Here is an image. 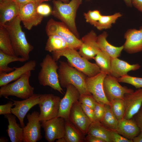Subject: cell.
<instances>
[{
  "label": "cell",
  "instance_id": "cell-1",
  "mask_svg": "<svg viewBox=\"0 0 142 142\" xmlns=\"http://www.w3.org/2000/svg\"><path fill=\"white\" fill-rule=\"evenodd\" d=\"M21 21L18 16L8 24L2 25L9 34L15 55L23 58L27 60L34 47L27 41L21 25Z\"/></svg>",
  "mask_w": 142,
  "mask_h": 142
},
{
  "label": "cell",
  "instance_id": "cell-2",
  "mask_svg": "<svg viewBox=\"0 0 142 142\" xmlns=\"http://www.w3.org/2000/svg\"><path fill=\"white\" fill-rule=\"evenodd\" d=\"M52 53L53 58L56 61L61 57H65L70 65L88 77L94 76L101 72L100 68L96 63L89 62L82 56L75 49L67 47Z\"/></svg>",
  "mask_w": 142,
  "mask_h": 142
},
{
  "label": "cell",
  "instance_id": "cell-3",
  "mask_svg": "<svg viewBox=\"0 0 142 142\" xmlns=\"http://www.w3.org/2000/svg\"><path fill=\"white\" fill-rule=\"evenodd\" d=\"M51 14L64 23L79 38V34L75 23L77 10L82 0H71L68 3L59 0H53Z\"/></svg>",
  "mask_w": 142,
  "mask_h": 142
},
{
  "label": "cell",
  "instance_id": "cell-4",
  "mask_svg": "<svg viewBox=\"0 0 142 142\" xmlns=\"http://www.w3.org/2000/svg\"><path fill=\"white\" fill-rule=\"evenodd\" d=\"M58 69V78L61 87L69 84L74 86L80 95H92L88 90L85 84L87 76L83 73L63 61L59 62Z\"/></svg>",
  "mask_w": 142,
  "mask_h": 142
},
{
  "label": "cell",
  "instance_id": "cell-5",
  "mask_svg": "<svg viewBox=\"0 0 142 142\" xmlns=\"http://www.w3.org/2000/svg\"><path fill=\"white\" fill-rule=\"evenodd\" d=\"M56 62L52 56L46 55L40 63L41 68L38 79L40 85L49 86L63 94V91L59 83L57 72L58 66Z\"/></svg>",
  "mask_w": 142,
  "mask_h": 142
},
{
  "label": "cell",
  "instance_id": "cell-6",
  "mask_svg": "<svg viewBox=\"0 0 142 142\" xmlns=\"http://www.w3.org/2000/svg\"><path fill=\"white\" fill-rule=\"evenodd\" d=\"M31 72H27L12 83L1 87L0 97L7 98L9 96H13L25 99L32 96L34 88L29 83Z\"/></svg>",
  "mask_w": 142,
  "mask_h": 142
},
{
  "label": "cell",
  "instance_id": "cell-7",
  "mask_svg": "<svg viewBox=\"0 0 142 142\" xmlns=\"http://www.w3.org/2000/svg\"><path fill=\"white\" fill-rule=\"evenodd\" d=\"M45 30L48 36L57 35L63 39L68 48L79 49L82 42L63 23L50 19L48 21Z\"/></svg>",
  "mask_w": 142,
  "mask_h": 142
},
{
  "label": "cell",
  "instance_id": "cell-8",
  "mask_svg": "<svg viewBox=\"0 0 142 142\" xmlns=\"http://www.w3.org/2000/svg\"><path fill=\"white\" fill-rule=\"evenodd\" d=\"M60 100L59 97L53 94H41L38 104L40 111L39 119L41 123L57 117Z\"/></svg>",
  "mask_w": 142,
  "mask_h": 142
},
{
  "label": "cell",
  "instance_id": "cell-9",
  "mask_svg": "<svg viewBox=\"0 0 142 142\" xmlns=\"http://www.w3.org/2000/svg\"><path fill=\"white\" fill-rule=\"evenodd\" d=\"M119 83L117 78L110 75H107L104 79V92L110 102L115 99L123 100L125 94L134 91L133 89L126 86H122Z\"/></svg>",
  "mask_w": 142,
  "mask_h": 142
},
{
  "label": "cell",
  "instance_id": "cell-10",
  "mask_svg": "<svg viewBox=\"0 0 142 142\" xmlns=\"http://www.w3.org/2000/svg\"><path fill=\"white\" fill-rule=\"evenodd\" d=\"M39 115L38 112L34 111L27 115L28 122L26 125L23 128V142H36L42 138Z\"/></svg>",
  "mask_w": 142,
  "mask_h": 142
},
{
  "label": "cell",
  "instance_id": "cell-11",
  "mask_svg": "<svg viewBox=\"0 0 142 142\" xmlns=\"http://www.w3.org/2000/svg\"><path fill=\"white\" fill-rule=\"evenodd\" d=\"M106 75L101 72L94 76L87 77L85 82L88 90L97 102L110 105V102L105 95L103 87V81Z\"/></svg>",
  "mask_w": 142,
  "mask_h": 142
},
{
  "label": "cell",
  "instance_id": "cell-12",
  "mask_svg": "<svg viewBox=\"0 0 142 142\" xmlns=\"http://www.w3.org/2000/svg\"><path fill=\"white\" fill-rule=\"evenodd\" d=\"M66 92L63 98L61 99L57 117H61L65 121H69V114L74 104L79 101L80 94L73 85L69 84L66 87Z\"/></svg>",
  "mask_w": 142,
  "mask_h": 142
},
{
  "label": "cell",
  "instance_id": "cell-13",
  "mask_svg": "<svg viewBox=\"0 0 142 142\" xmlns=\"http://www.w3.org/2000/svg\"><path fill=\"white\" fill-rule=\"evenodd\" d=\"M65 121L61 117L53 118L41 122V126L45 132V138L49 142H54L65 135Z\"/></svg>",
  "mask_w": 142,
  "mask_h": 142
},
{
  "label": "cell",
  "instance_id": "cell-14",
  "mask_svg": "<svg viewBox=\"0 0 142 142\" xmlns=\"http://www.w3.org/2000/svg\"><path fill=\"white\" fill-rule=\"evenodd\" d=\"M38 5L35 2H32L20 7L18 16L26 29L30 30L41 23L43 17L36 11Z\"/></svg>",
  "mask_w": 142,
  "mask_h": 142
},
{
  "label": "cell",
  "instance_id": "cell-15",
  "mask_svg": "<svg viewBox=\"0 0 142 142\" xmlns=\"http://www.w3.org/2000/svg\"><path fill=\"white\" fill-rule=\"evenodd\" d=\"M40 95L34 94L31 97L23 100H12L14 107L11 108L12 114L17 118L22 128L25 126L24 122L25 116L31 108L38 104Z\"/></svg>",
  "mask_w": 142,
  "mask_h": 142
},
{
  "label": "cell",
  "instance_id": "cell-16",
  "mask_svg": "<svg viewBox=\"0 0 142 142\" xmlns=\"http://www.w3.org/2000/svg\"><path fill=\"white\" fill-rule=\"evenodd\" d=\"M97 37L92 30L82 37V43L79 52L82 56L88 60L91 59L100 50L97 43Z\"/></svg>",
  "mask_w": 142,
  "mask_h": 142
},
{
  "label": "cell",
  "instance_id": "cell-17",
  "mask_svg": "<svg viewBox=\"0 0 142 142\" xmlns=\"http://www.w3.org/2000/svg\"><path fill=\"white\" fill-rule=\"evenodd\" d=\"M69 121L79 129L85 136L92 122L86 115L78 101L73 104L71 109Z\"/></svg>",
  "mask_w": 142,
  "mask_h": 142
},
{
  "label": "cell",
  "instance_id": "cell-18",
  "mask_svg": "<svg viewBox=\"0 0 142 142\" xmlns=\"http://www.w3.org/2000/svg\"><path fill=\"white\" fill-rule=\"evenodd\" d=\"M125 42L123 45V50L129 54L142 51V26L139 29H130L124 34Z\"/></svg>",
  "mask_w": 142,
  "mask_h": 142
},
{
  "label": "cell",
  "instance_id": "cell-19",
  "mask_svg": "<svg viewBox=\"0 0 142 142\" xmlns=\"http://www.w3.org/2000/svg\"><path fill=\"white\" fill-rule=\"evenodd\" d=\"M123 100L125 107L124 118H132L139 111L142 105V88L125 94Z\"/></svg>",
  "mask_w": 142,
  "mask_h": 142
},
{
  "label": "cell",
  "instance_id": "cell-20",
  "mask_svg": "<svg viewBox=\"0 0 142 142\" xmlns=\"http://www.w3.org/2000/svg\"><path fill=\"white\" fill-rule=\"evenodd\" d=\"M35 60H31L18 67H14V70L8 73H0V87L16 80L29 71L34 70L36 66Z\"/></svg>",
  "mask_w": 142,
  "mask_h": 142
},
{
  "label": "cell",
  "instance_id": "cell-21",
  "mask_svg": "<svg viewBox=\"0 0 142 142\" xmlns=\"http://www.w3.org/2000/svg\"><path fill=\"white\" fill-rule=\"evenodd\" d=\"M20 7L14 0H0V25H3L19 15Z\"/></svg>",
  "mask_w": 142,
  "mask_h": 142
},
{
  "label": "cell",
  "instance_id": "cell-22",
  "mask_svg": "<svg viewBox=\"0 0 142 142\" xmlns=\"http://www.w3.org/2000/svg\"><path fill=\"white\" fill-rule=\"evenodd\" d=\"M116 131L124 137L132 140L140 132L134 119L124 118L119 121Z\"/></svg>",
  "mask_w": 142,
  "mask_h": 142
},
{
  "label": "cell",
  "instance_id": "cell-23",
  "mask_svg": "<svg viewBox=\"0 0 142 142\" xmlns=\"http://www.w3.org/2000/svg\"><path fill=\"white\" fill-rule=\"evenodd\" d=\"M111 64L110 75L117 79L127 74L130 71L139 69L141 67L138 64H130L118 58H111Z\"/></svg>",
  "mask_w": 142,
  "mask_h": 142
},
{
  "label": "cell",
  "instance_id": "cell-24",
  "mask_svg": "<svg viewBox=\"0 0 142 142\" xmlns=\"http://www.w3.org/2000/svg\"><path fill=\"white\" fill-rule=\"evenodd\" d=\"M108 34L104 32L98 36L97 43L100 50L109 55L111 58L119 57L123 50V45L117 47L109 43L106 40Z\"/></svg>",
  "mask_w": 142,
  "mask_h": 142
},
{
  "label": "cell",
  "instance_id": "cell-25",
  "mask_svg": "<svg viewBox=\"0 0 142 142\" xmlns=\"http://www.w3.org/2000/svg\"><path fill=\"white\" fill-rule=\"evenodd\" d=\"M4 117L8 121L7 132L12 142H22L23 137V128L17 124L16 116L12 114H6Z\"/></svg>",
  "mask_w": 142,
  "mask_h": 142
},
{
  "label": "cell",
  "instance_id": "cell-26",
  "mask_svg": "<svg viewBox=\"0 0 142 142\" xmlns=\"http://www.w3.org/2000/svg\"><path fill=\"white\" fill-rule=\"evenodd\" d=\"M64 126L66 142H85V135L70 121H65Z\"/></svg>",
  "mask_w": 142,
  "mask_h": 142
},
{
  "label": "cell",
  "instance_id": "cell-27",
  "mask_svg": "<svg viewBox=\"0 0 142 142\" xmlns=\"http://www.w3.org/2000/svg\"><path fill=\"white\" fill-rule=\"evenodd\" d=\"M110 131L100 121H96L92 123L89 128L87 134L99 138L105 142H112Z\"/></svg>",
  "mask_w": 142,
  "mask_h": 142
},
{
  "label": "cell",
  "instance_id": "cell-28",
  "mask_svg": "<svg viewBox=\"0 0 142 142\" xmlns=\"http://www.w3.org/2000/svg\"><path fill=\"white\" fill-rule=\"evenodd\" d=\"M27 60L25 59L16 55L5 53L0 50V73H8L14 70L13 67L8 66L9 64L15 62H24Z\"/></svg>",
  "mask_w": 142,
  "mask_h": 142
},
{
  "label": "cell",
  "instance_id": "cell-29",
  "mask_svg": "<svg viewBox=\"0 0 142 142\" xmlns=\"http://www.w3.org/2000/svg\"><path fill=\"white\" fill-rule=\"evenodd\" d=\"M0 50L6 54L15 55L8 32L1 25H0Z\"/></svg>",
  "mask_w": 142,
  "mask_h": 142
},
{
  "label": "cell",
  "instance_id": "cell-30",
  "mask_svg": "<svg viewBox=\"0 0 142 142\" xmlns=\"http://www.w3.org/2000/svg\"><path fill=\"white\" fill-rule=\"evenodd\" d=\"M48 36L45 49L50 52L63 50L68 47L65 42L57 35H50Z\"/></svg>",
  "mask_w": 142,
  "mask_h": 142
},
{
  "label": "cell",
  "instance_id": "cell-31",
  "mask_svg": "<svg viewBox=\"0 0 142 142\" xmlns=\"http://www.w3.org/2000/svg\"><path fill=\"white\" fill-rule=\"evenodd\" d=\"M100 68L101 72L107 75L111 74V58L108 55L100 50L93 59Z\"/></svg>",
  "mask_w": 142,
  "mask_h": 142
},
{
  "label": "cell",
  "instance_id": "cell-32",
  "mask_svg": "<svg viewBox=\"0 0 142 142\" xmlns=\"http://www.w3.org/2000/svg\"><path fill=\"white\" fill-rule=\"evenodd\" d=\"M105 110L100 122L108 129L116 131L119 121L112 112L109 105L105 104Z\"/></svg>",
  "mask_w": 142,
  "mask_h": 142
},
{
  "label": "cell",
  "instance_id": "cell-33",
  "mask_svg": "<svg viewBox=\"0 0 142 142\" xmlns=\"http://www.w3.org/2000/svg\"><path fill=\"white\" fill-rule=\"evenodd\" d=\"M122 15L120 12L108 16L102 15L95 27L99 30L110 28L113 24L115 23L117 20Z\"/></svg>",
  "mask_w": 142,
  "mask_h": 142
},
{
  "label": "cell",
  "instance_id": "cell-34",
  "mask_svg": "<svg viewBox=\"0 0 142 142\" xmlns=\"http://www.w3.org/2000/svg\"><path fill=\"white\" fill-rule=\"evenodd\" d=\"M110 109L118 121L124 118L125 107L123 100L115 99L110 102Z\"/></svg>",
  "mask_w": 142,
  "mask_h": 142
},
{
  "label": "cell",
  "instance_id": "cell-35",
  "mask_svg": "<svg viewBox=\"0 0 142 142\" xmlns=\"http://www.w3.org/2000/svg\"><path fill=\"white\" fill-rule=\"evenodd\" d=\"M119 82L131 84L136 88H142V78L131 76L128 74L118 79Z\"/></svg>",
  "mask_w": 142,
  "mask_h": 142
},
{
  "label": "cell",
  "instance_id": "cell-36",
  "mask_svg": "<svg viewBox=\"0 0 142 142\" xmlns=\"http://www.w3.org/2000/svg\"><path fill=\"white\" fill-rule=\"evenodd\" d=\"M102 15L100 11L98 10H89L84 14L86 22L95 27Z\"/></svg>",
  "mask_w": 142,
  "mask_h": 142
},
{
  "label": "cell",
  "instance_id": "cell-37",
  "mask_svg": "<svg viewBox=\"0 0 142 142\" xmlns=\"http://www.w3.org/2000/svg\"><path fill=\"white\" fill-rule=\"evenodd\" d=\"M105 104L96 101L95 106L93 109L96 121L100 122L102 120L105 112Z\"/></svg>",
  "mask_w": 142,
  "mask_h": 142
},
{
  "label": "cell",
  "instance_id": "cell-38",
  "mask_svg": "<svg viewBox=\"0 0 142 142\" xmlns=\"http://www.w3.org/2000/svg\"><path fill=\"white\" fill-rule=\"evenodd\" d=\"M79 101L81 104H83L93 109L96 101L92 95H80Z\"/></svg>",
  "mask_w": 142,
  "mask_h": 142
},
{
  "label": "cell",
  "instance_id": "cell-39",
  "mask_svg": "<svg viewBox=\"0 0 142 142\" xmlns=\"http://www.w3.org/2000/svg\"><path fill=\"white\" fill-rule=\"evenodd\" d=\"M52 9L48 4L41 3L38 5L36 8L37 13L43 17L47 16L51 14Z\"/></svg>",
  "mask_w": 142,
  "mask_h": 142
},
{
  "label": "cell",
  "instance_id": "cell-40",
  "mask_svg": "<svg viewBox=\"0 0 142 142\" xmlns=\"http://www.w3.org/2000/svg\"><path fill=\"white\" fill-rule=\"evenodd\" d=\"M112 142H133L132 140L124 137L115 131H110Z\"/></svg>",
  "mask_w": 142,
  "mask_h": 142
},
{
  "label": "cell",
  "instance_id": "cell-41",
  "mask_svg": "<svg viewBox=\"0 0 142 142\" xmlns=\"http://www.w3.org/2000/svg\"><path fill=\"white\" fill-rule=\"evenodd\" d=\"M81 106L85 114L92 122L96 121L93 109L82 104H81Z\"/></svg>",
  "mask_w": 142,
  "mask_h": 142
},
{
  "label": "cell",
  "instance_id": "cell-42",
  "mask_svg": "<svg viewBox=\"0 0 142 142\" xmlns=\"http://www.w3.org/2000/svg\"><path fill=\"white\" fill-rule=\"evenodd\" d=\"M13 105V102L10 101L7 103L0 105V114H12L11 109Z\"/></svg>",
  "mask_w": 142,
  "mask_h": 142
},
{
  "label": "cell",
  "instance_id": "cell-43",
  "mask_svg": "<svg viewBox=\"0 0 142 142\" xmlns=\"http://www.w3.org/2000/svg\"><path fill=\"white\" fill-rule=\"evenodd\" d=\"M134 120L142 133V106L138 112L133 117Z\"/></svg>",
  "mask_w": 142,
  "mask_h": 142
},
{
  "label": "cell",
  "instance_id": "cell-44",
  "mask_svg": "<svg viewBox=\"0 0 142 142\" xmlns=\"http://www.w3.org/2000/svg\"><path fill=\"white\" fill-rule=\"evenodd\" d=\"M85 139L87 142H105L101 139L88 134L85 136Z\"/></svg>",
  "mask_w": 142,
  "mask_h": 142
},
{
  "label": "cell",
  "instance_id": "cell-45",
  "mask_svg": "<svg viewBox=\"0 0 142 142\" xmlns=\"http://www.w3.org/2000/svg\"><path fill=\"white\" fill-rule=\"evenodd\" d=\"M132 5L142 13V0H131Z\"/></svg>",
  "mask_w": 142,
  "mask_h": 142
},
{
  "label": "cell",
  "instance_id": "cell-46",
  "mask_svg": "<svg viewBox=\"0 0 142 142\" xmlns=\"http://www.w3.org/2000/svg\"><path fill=\"white\" fill-rule=\"evenodd\" d=\"M14 1L20 7L31 3H36L35 0H14Z\"/></svg>",
  "mask_w": 142,
  "mask_h": 142
},
{
  "label": "cell",
  "instance_id": "cell-47",
  "mask_svg": "<svg viewBox=\"0 0 142 142\" xmlns=\"http://www.w3.org/2000/svg\"><path fill=\"white\" fill-rule=\"evenodd\" d=\"M133 142H142V133L140 132L133 140Z\"/></svg>",
  "mask_w": 142,
  "mask_h": 142
},
{
  "label": "cell",
  "instance_id": "cell-48",
  "mask_svg": "<svg viewBox=\"0 0 142 142\" xmlns=\"http://www.w3.org/2000/svg\"><path fill=\"white\" fill-rule=\"evenodd\" d=\"M125 2L126 5L128 6L131 7L132 4L131 0H124Z\"/></svg>",
  "mask_w": 142,
  "mask_h": 142
},
{
  "label": "cell",
  "instance_id": "cell-49",
  "mask_svg": "<svg viewBox=\"0 0 142 142\" xmlns=\"http://www.w3.org/2000/svg\"><path fill=\"white\" fill-rule=\"evenodd\" d=\"M56 141V142H66L64 137L57 139Z\"/></svg>",
  "mask_w": 142,
  "mask_h": 142
},
{
  "label": "cell",
  "instance_id": "cell-50",
  "mask_svg": "<svg viewBox=\"0 0 142 142\" xmlns=\"http://www.w3.org/2000/svg\"><path fill=\"white\" fill-rule=\"evenodd\" d=\"M49 0H35L36 3L37 5L42 3L44 1H48Z\"/></svg>",
  "mask_w": 142,
  "mask_h": 142
},
{
  "label": "cell",
  "instance_id": "cell-51",
  "mask_svg": "<svg viewBox=\"0 0 142 142\" xmlns=\"http://www.w3.org/2000/svg\"><path fill=\"white\" fill-rule=\"evenodd\" d=\"M8 140L7 139L3 137H2L0 139V142H7L8 141Z\"/></svg>",
  "mask_w": 142,
  "mask_h": 142
},
{
  "label": "cell",
  "instance_id": "cell-52",
  "mask_svg": "<svg viewBox=\"0 0 142 142\" xmlns=\"http://www.w3.org/2000/svg\"><path fill=\"white\" fill-rule=\"evenodd\" d=\"M60 0L62 2L65 3H68L69 2V0Z\"/></svg>",
  "mask_w": 142,
  "mask_h": 142
}]
</instances>
